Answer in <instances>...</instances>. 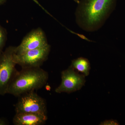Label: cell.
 <instances>
[{
    "mask_svg": "<svg viewBox=\"0 0 125 125\" xmlns=\"http://www.w3.org/2000/svg\"><path fill=\"white\" fill-rule=\"evenodd\" d=\"M75 2H76V3H78V2H79V0H74Z\"/></svg>",
    "mask_w": 125,
    "mask_h": 125,
    "instance_id": "cell-15",
    "label": "cell"
},
{
    "mask_svg": "<svg viewBox=\"0 0 125 125\" xmlns=\"http://www.w3.org/2000/svg\"><path fill=\"white\" fill-rule=\"evenodd\" d=\"M48 45L45 32L42 28H38L32 30L25 36L20 44L16 47L15 54L42 48Z\"/></svg>",
    "mask_w": 125,
    "mask_h": 125,
    "instance_id": "cell-7",
    "label": "cell"
},
{
    "mask_svg": "<svg viewBox=\"0 0 125 125\" xmlns=\"http://www.w3.org/2000/svg\"><path fill=\"white\" fill-rule=\"evenodd\" d=\"M32 0L34 2H35V3H36L39 6H40L41 8H42V10H44V11H45V12H46V13H47L49 15H50V16H52H52L51 15V14L49 12H48L46 10V9H45V8H44L43 7H42V5L40 3H39V2H38V1L37 0Z\"/></svg>",
    "mask_w": 125,
    "mask_h": 125,
    "instance_id": "cell-12",
    "label": "cell"
},
{
    "mask_svg": "<svg viewBox=\"0 0 125 125\" xmlns=\"http://www.w3.org/2000/svg\"><path fill=\"white\" fill-rule=\"evenodd\" d=\"M7 39V33L4 28L0 25V52L3 51Z\"/></svg>",
    "mask_w": 125,
    "mask_h": 125,
    "instance_id": "cell-10",
    "label": "cell"
},
{
    "mask_svg": "<svg viewBox=\"0 0 125 125\" xmlns=\"http://www.w3.org/2000/svg\"><path fill=\"white\" fill-rule=\"evenodd\" d=\"M85 76L70 66L61 72V83L55 92L70 94L79 90L85 84Z\"/></svg>",
    "mask_w": 125,
    "mask_h": 125,
    "instance_id": "cell-6",
    "label": "cell"
},
{
    "mask_svg": "<svg viewBox=\"0 0 125 125\" xmlns=\"http://www.w3.org/2000/svg\"><path fill=\"white\" fill-rule=\"evenodd\" d=\"M116 0H81L75 12L76 22L81 29L93 32L100 29L114 10Z\"/></svg>",
    "mask_w": 125,
    "mask_h": 125,
    "instance_id": "cell-1",
    "label": "cell"
},
{
    "mask_svg": "<svg viewBox=\"0 0 125 125\" xmlns=\"http://www.w3.org/2000/svg\"><path fill=\"white\" fill-rule=\"evenodd\" d=\"M101 125H120L117 121L111 120L105 121L101 123Z\"/></svg>",
    "mask_w": 125,
    "mask_h": 125,
    "instance_id": "cell-11",
    "label": "cell"
},
{
    "mask_svg": "<svg viewBox=\"0 0 125 125\" xmlns=\"http://www.w3.org/2000/svg\"><path fill=\"white\" fill-rule=\"evenodd\" d=\"M7 0H0V5L4 4Z\"/></svg>",
    "mask_w": 125,
    "mask_h": 125,
    "instance_id": "cell-14",
    "label": "cell"
},
{
    "mask_svg": "<svg viewBox=\"0 0 125 125\" xmlns=\"http://www.w3.org/2000/svg\"><path fill=\"white\" fill-rule=\"evenodd\" d=\"M15 105L16 113H31L47 115L46 103L45 99L34 91L19 97Z\"/></svg>",
    "mask_w": 125,
    "mask_h": 125,
    "instance_id": "cell-4",
    "label": "cell"
},
{
    "mask_svg": "<svg viewBox=\"0 0 125 125\" xmlns=\"http://www.w3.org/2000/svg\"><path fill=\"white\" fill-rule=\"evenodd\" d=\"M16 47L10 46L0 52V95L7 94L10 84L17 71L14 56Z\"/></svg>",
    "mask_w": 125,
    "mask_h": 125,
    "instance_id": "cell-3",
    "label": "cell"
},
{
    "mask_svg": "<svg viewBox=\"0 0 125 125\" xmlns=\"http://www.w3.org/2000/svg\"><path fill=\"white\" fill-rule=\"evenodd\" d=\"M49 78L47 72L41 67L22 68L17 72L9 85L7 94L19 97L42 88Z\"/></svg>",
    "mask_w": 125,
    "mask_h": 125,
    "instance_id": "cell-2",
    "label": "cell"
},
{
    "mask_svg": "<svg viewBox=\"0 0 125 125\" xmlns=\"http://www.w3.org/2000/svg\"><path fill=\"white\" fill-rule=\"evenodd\" d=\"M7 125V122L4 118H0V125Z\"/></svg>",
    "mask_w": 125,
    "mask_h": 125,
    "instance_id": "cell-13",
    "label": "cell"
},
{
    "mask_svg": "<svg viewBox=\"0 0 125 125\" xmlns=\"http://www.w3.org/2000/svg\"><path fill=\"white\" fill-rule=\"evenodd\" d=\"M70 66L78 72H80L85 76L89 74L90 62L87 58L80 57L73 60Z\"/></svg>",
    "mask_w": 125,
    "mask_h": 125,
    "instance_id": "cell-9",
    "label": "cell"
},
{
    "mask_svg": "<svg viewBox=\"0 0 125 125\" xmlns=\"http://www.w3.org/2000/svg\"><path fill=\"white\" fill-rule=\"evenodd\" d=\"M51 49L49 44L44 47L29 50L21 54L15 53L14 60L16 65L22 68L41 67L47 60Z\"/></svg>",
    "mask_w": 125,
    "mask_h": 125,
    "instance_id": "cell-5",
    "label": "cell"
},
{
    "mask_svg": "<svg viewBox=\"0 0 125 125\" xmlns=\"http://www.w3.org/2000/svg\"><path fill=\"white\" fill-rule=\"evenodd\" d=\"M47 115L31 113H16L13 122L15 125H42L47 120Z\"/></svg>",
    "mask_w": 125,
    "mask_h": 125,
    "instance_id": "cell-8",
    "label": "cell"
}]
</instances>
